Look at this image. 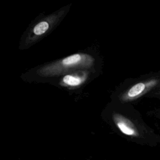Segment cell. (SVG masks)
<instances>
[{"label": "cell", "instance_id": "6da1fadb", "mask_svg": "<svg viewBox=\"0 0 160 160\" xmlns=\"http://www.w3.org/2000/svg\"><path fill=\"white\" fill-rule=\"evenodd\" d=\"M111 119L121 134L136 143L155 146L160 142V136L142 121L119 111L113 112Z\"/></svg>", "mask_w": 160, "mask_h": 160}, {"label": "cell", "instance_id": "7a4b0ae2", "mask_svg": "<svg viewBox=\"0 0 160 160\" xmlns=\"http://www.w3.org/2000/svg\"><path fill=\"white\" fill-rule=\"evenodd\" d=\"M94 58L87 54H74L60 61L46 65L39 71V74L43 76H59L71 70L89 68L94 63Z\"/></svg>", "mask_w": 160, "mask_h": 160}, {"label": "cell", "instance_id": "3957f363", "mask_svg": "<svg viewBox=\"0 0 160 160\" xmlns=\"http://www.w3.org/2000/svg\"><path fill=\"white\" fill-rule=\"evenodd\" d=\"M159 82L158 79L139 82L123 92L119 96V101L122 103L135 101L154 88Z\"/></svg>", "mask_w": 160, "mask_h": 160}, {"label": "cell", "instance_id": "277c9868", "mask_svg": "<svg viewBox=\"0 0 160 160\" xmlns=\"http://www.w3.org/2000/svg\"><path fill=\"white\" fill-rule=\"evenodd\" d=\"M86 79V76H79L76 74H68L63 77L61 84L63 86H77L81 84Z\"/></svg>", "mask_w": 160, "mask_h": 160}, {"label": "cell", "instance_id": "5b68a950", "mask_svg": "<svg viewBox=\"0 0 160 160\" xmlns=\"http://www.w3.org/2000/svg\"><path fill=\"white\" fill-rule=\"evenodd\" d=\"M49 28V23L46 21H42L35 25L33 28V33L36 36H41L48 31Z\"/></svg>", "mask_w": 160, "mask_h": 160}, {"label": "cell", "instance_id": "8992f818", "mask_svg": "<svg viewBox=\"0 0 160 160\" xmlns=\"http://www.w3.org/2000/svg\"><path fill=\"white\" fill-rule=\"evenodd\" d=\"M86 160H91V159H86Z\"/></svg>", "mask_w": 160, "mask_h": 160}, {"label": "cell", "instance_id": "52a82bcc", "mask_svg": "<svg viewBox=\"0 0 160 160\" xmlns=\"http://www.w3.org/2000/svg\"><path fill=\"white\" fill-rule=\"evenodd\" d=\"M62 160H63V159H62Z\"/></svg>", "mask_w": 160, "mask_h": 160}]
</instances>
